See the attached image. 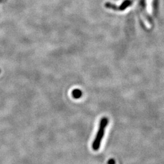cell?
<instances>
[{"label":"cell","mask_w":164,"mask_h":164,"mask_svg":"<svg viewBox=\"0 0 164 164\" xmlns=\"http://www.w3.org/2000/svg\"><path fill=\"white\" fill-rule=\"evenodd\" d=\"M108 123V120L106 117H103L100 122L99 128L96 135V137L92 143V149L94 151H97L100 147V144L105 134L106 127Z\"/></svg>","instance_id":"obj_1"},{"label":"cell","mask_w":164,"mask_h":164,"mask_svg":"<svg viewBox=\"0 0 164 164\" xmlns=\"http://www.w3.org/2000/svg\"><path fill=\"white\" fill-rule=\"evenodd\" d=\"M72 97L74 98H75V99H79L82 95V92L81 90L78 89H74V90L72 91Z\"/></svg>","instance_id":"obj_2"},{"label":"cell","mask_w":164,"mask_h":164,"mask_svg":"<svg viewBox=\"0 0 164 164\" xmlns=\"http://www.w3.org/2000/svg\"><path fill=\"white\" fill-rule=\"evenodd\" d=\"M151 2H152V0H146V3H147V10H148V12L149 13V14H151L152 12V8H151Z\"/></svg>","instance_id":"obj_3"},{"label":"cell","mask_w":164,"mask_h":164,"mask_svg":"<svg viewBox=\"0 0 164 164\" xmlns=\"http://www.w3.org/2000/svg\"><path fill=\"white\" fill-rule=\"evenodd\" d=\"M115 163V162H114V160H113V159H111V160H110L109 161V164H113V163Z\"/></svg>","instance_id":"obj_4"},{"label":"cell","mask_w":164,"mask_h":164,"mask_svg":"<svg viewBox=\"0 0 164 164\" xmlns=\"http://www.w3.org/2000/svg\"><path fill=\"white\" fill-rule=\"evenodd\" d=\"M1 72H2V70H1V69H0V74H1Z\"/></svg>","instance_id":"obj_5"}]
</instances>
